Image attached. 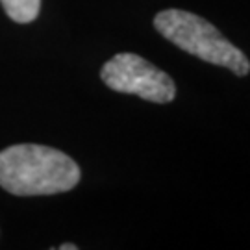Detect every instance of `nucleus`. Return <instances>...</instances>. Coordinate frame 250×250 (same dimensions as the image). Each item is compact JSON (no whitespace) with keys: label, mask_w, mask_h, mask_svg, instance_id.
Here are the masks:
<instances>
[{"label":"nucleus","mask_w":250,"mask_h":250,"mask_svg":"<svg viewBox=\"0 0 250 250\" xmlns=\"http://www.w3.org/2000/svg\"><path fill=\"white\" fill-rule=\"evenodd\" d=\"M154 26L167 41L182 48L184 52L200 58L202 62L226 67L237 76H247L250 72L249 58L232 45L209 21L191 11H160L154 17Z\"/></svg>","instance_id":"f03ea898"},{"label":"nucleus","mask_w":250,"mask_h":250,"mask_svg":"<svg viewBox=\"0 0 250 250\" xmlns=\"http://www.w3.org/2000/svg\"><path fill=\"white\" fill-rule=\"evenodd\" d=\"M76 161L45 145H13L0 152V188L17 197L71 191L80 182Z\"/></svg>","instance_id":"f257e3e1"},{"label":"nucleus","mask_w":250,"mask_h":250,"mask_svg":"<svg viewBox=\"0 0 250 250\" xmlns=\"http://www.w3.org/2000/svg\"><path fill=\"white\" fill-rule=\"evenodd\" d=\"M58 249H60V250H76L78 247H76L74 243H65V245H60Z\"/></svg>","instance_id":"39448f33"},{"label":"nucleus","mask_w":250,"mask_h":250,"mask_svg":"<svg viewBox=\"0 0 250 250\" xmlns=\"http://www.w3.org/2000/svg\"><path fill=\"white\" fill-rule=\"evenodd\" d=\"M100 78L109 89L137 95L156 104H169L176 97V85L167 72L132 52H121L104 63Z\"/></svg>","instance_id":"7ed1b4c3"},{"label":"nucleus","mask_w":250,"mask_h":250,"mask_svg":"<svg viewBox=\"0 0 250 250\" xmlns=\"http://www.w3.org/2000/svg\"><path fill=\"white\" fill-rule=\"evenodd\" d=\"M0 4L6 15L19 24L36 21L41 9V0H0Z\"/></svg>","instance_id":"20e7f679"}]
</instances>
